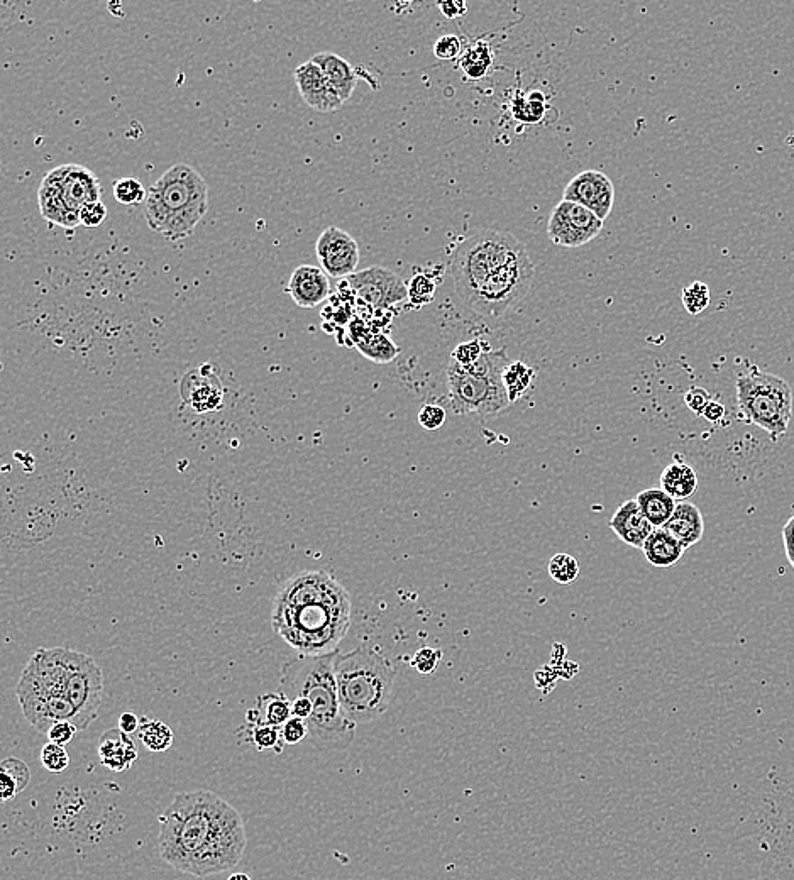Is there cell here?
Wrapping results in <instances>:
<instances>
[{
  "instance_id": "7a4b0ae2",
  "label": "cell",
  "mask_w": 794,
  "mask_h": 880,
  "mask_svg": "<svg viewBox=\"0 0 794 880\" xmlns=\"http://www.w3.org/2000/svg\"><path fill=\"white\" fill-rule=\"evenodd\" d=\"M353 603L339 581L324 571L300 572L276 596L273 628L304 657L337 652L351 625Z\"/></svg>"
},
{
  "instance_id": "8fae6325",
  "label": "cell",
  "mask_w": 794,
  "mask_h": 880,
  "mask_svg": "<svg viewBox=\"0 0 794 880\" xmlns=\"http://www.w3.org/2000/svg\"><path fill=\"white\" fill-rule=\"evenodd\" d=\"M60 655L67 667V694L77 711V728L87 730L104 701V674L87 654L60 647Z\"/></svg>"
},
{
  "instance_id": "836d02e7",
  "label": "cell",
  "mask_w": 794,
  "mask_h": 880,
  "mask_svg": "<svg viewBox=\"0 0 794 880\" xmlns=\"http://www.w3.org/2000/svg\"><path fill=\"white\" fill-rule=\"evenodd\" d=\"M549 574L551 578L559 584H571L578 579L579 564L573 556L569 554H556L549 561Z\"/></svg>"
},
{
  "instance_id": "ac0fdd59",
  "label": "cell",
  "mask_w": 794,
  "mask_h": 880,
  "mask_svg": "<svg viewBox=\"0 0 794 880\" xmlns=\"http://www.w3.org/2000/svg\"><path fill=\"white\" fill-rule=\"evenodd\" d=\"M610 528L618 535V539L630 547H635V549H642L654 530L651 522L644 517V513L640 510L637 500L622 503L617 512L613 513Z\"/></svg>"
},
{
  "instance_id": "277c9868",
  "label": "cell",
  "mask_w": 794,
  "mask_h": 880,
  "mask_svg": "<svg viewBox=\"0 0 794 880\" xmlns=\"http://www.w3.org/2000/svg\"><path fill=\"white\" fill-rule=\"evenodd\" d=\"M209 210V185L187 163L171 166L148 190L144 219L149 229L178 242L192 236Z\"/></svg>"
},
{
  "instance_id": "d6a6232c",
  "label": "cell",
  "mask_w": 794,
  "mask_h": 880,
  "mask_svg": "<svg viewBox=\"0 0 794 880\" xmlns=\"http://www.w3.org/2000/svg\"><path fill=\"white\" fill-rule=\"evenodd\" d=\"M114 197L117 202L127 207L143 204L148 197V190L144 188L143 183L139 182L134 176H124L114 183Z\"/></svg>"
},
{
  "instance_id": "cb8c5ba5",
  "label": "cell",
  "mask_w": 794,
  "mask_h": 880,
  "mask_svg": "<svg viewBox=\"0 0 794 880\" xmlns=\"http://www.w3.org/2000/svg\"><path fill=\"white\" fill-rule=\"evenodd\" d=\"M642 550H644L646 559L651 562L652 566L659 567V569H668V567L674 566L676 562L681 561V557H683L684 550L686 549H684L683 545L679 544L678 540L674 539L673 535L666 532L664 528H654Z\"/></svg>"
},
{
  "instance_id": "d590c367",
  "label": "cell",
  "mask_w": 794,
  "mask_h": 880,
  "mask_svg": "<svg viewBox=\"0 0 794 880\" xmlns=\"http://www.w3.org/2000/svg\"><path fill=\"white\" fill-rule=\"evenodd\" d=\"M407 290H409V302L414 307H424V305H429L434 300L436 283L429 276L419 273V275H415L409 281Z\"/></svg>"
},
{
  "instance_id": "d6986e66",
  "label": "cell",
  "mask_w": 794,
  "mask_h": 880,
  "mask_svg": "<svg viewBox=\"0 0 794 880\" xmlns=\"http://www.w3.org/2000/svg\"><path fill=\"white\" fill-rule=\"evenodd\" d=\"M210 364H205L197 371L185 376L183 396L197 412H209L221 405L222 386L219 378L210 374Z\"/></svg>"
},
{
  "instance_id": "44dd1931",
  "label": "cell",
  "mask_w": 794,
  "mask_h": 880,
  "mask_svg": "<svg viewBox=\"0 0 794 880\" xmlns=\"http://www.w3.org/2000/svg\"><path fill=\"white\" fill-rule=\"evenodd\" d=\"M662 528L673 535L684 549H690L703 539L705 520L698 506L690 501H679L673 517L669 518L668 523Z\"/></svg>"
},
{
  "instance_id": "b9f144b4",
  "label": "cell",
  "mask_w": 794,
  "mask_h": 880,
  "mask_svg": "<svg viewBox=\"0 0 794 880\" xmlns=\"http://www.w3.org/2000/svg\"><path fill=\"white\" fill-rule=\"evenodd\" d=\"M282 737L285 745H298L309 737V725L307 721L300 720L292 716L290 720L282 726Z\"/></svg>"
},
{
  "instance_id": "f1b7e54d",
  "label": "cell",
  "mask_w": 794,
  "mask_h": 880,
  "mask_svg": "<svg viewBox=\"0 0 794 880\" xmlns=\"http://www.w3.org/2000/svg\"><path fill=\"white\" fill-rule=\"evenodd\" d=\"M535 369L522 361H512L503 374V386L507 391L510 403H515L527 393L534 383Z\"/></svg>"
},
{
  "instance_id": "f5cc1de1",
  "label": "cell",
  "mask_w": 794,
  "mask_h": 880,
  "mask_svg": "<svg viewBox=\"0 0 794 880\" xmlns=\"http://www.w3.org/2000/svg\"><path fill=\"white\" fill-rule=\"evenodd\" d=\"M701 417H705L712 424H718V422H722L723 418H725V407H723L722 403L712 400V402L706 405Z\"/></svg>"
},
{
  "instance_id": "ba28073f",
  "label": "cell",
  "mask_w": 794,
  "mask_h": 880,
  "mask_svg": "<svg viewBox=\"0 0 794 880\" xmlns=\"http://www.w3.org/2000/svg\"><path fill=\"white\" fill-rule=\"evenodd\" d=\"M524 253V244L510 232L480 231L464 239L451 259V275L459 297L468 305L491 276Z\"/></svg>"
},
{
  "instance_id": "1f68e13d",
  "label": "cell",
  "mask_w": 794,
  "mask_h": 880,
  "mask_svg": "<svg viewBox=\"0 0 794 880\" xmlns=\"http://www.w3.org/2000/svg\"><path fill=\"white\" fill-rule=\"evenodd\" d=\"M244 742L253 743L254 748L260 752L275 750L276 754H282L285 742H283L282 728L268 725H248Z\"/></svg>"
},
{
  "instance_id": "7dc6e473",
  "label": "cell",
  "mask_w": 794,
  "mask_h": 880,
  "mask_svg": "<svg viewBox=\"0 0 794 880\" xmlns=\"http://www.w3.org/2000/svg\"><path fill=\"white\" fill-rule=\"evenodd\" d=\"M312 713H314V706L310 703L309 698L298 696V698L292 699V716L300 718V720L309 721Z\"/></svg>"
},
{
  "instance_id": "ee69618b",
  "label": "cell",
  "mask_w": 794,
  "mask_h": 880,
  "mask_svg": "<svg viewBox=\"0 0 794 880\" xmlns=\"http://www.w3.org/2000/svg\"><path fill=\"white\" fill-rule=\"evenodd\" d=\"M461 50H463L461 48V39L458 36H454V34L442 36V38L437 39L436 43H434V55L439 60H454V58L463 55Z\"/></svg>"
},
{
  "instance_id": "db71d44e",
  "label": "cell",
  "mask_w": 794,
  "mask_h": 880,
  "mask_svg": "<svg viewBox=\"0 0 794 880\" xmlns=\"http://www.w3.org/2000/svg\"><path fill=\"white\" fill-rule=\"evenodd\" d=\"M227 880H251V877L248 874H243V872H238V874H232Z\"/></svg>"
},
{
  "instance_id": "f546056e",
  "label": "cell",
  "mask_w": 794,
  "mask_h": 880,
  "mask_svg": "<svg viewBox=\"0 0 794 880\" xmlns=\"http://www.w3.org/2000/svg\"><path fill=\"white\" fill-rule=\"evenodd\" d=\"M512 114L515 119L524 124H537L544 119L546 114V99L541 92H530L527 95H517L512 102Z\"/></svg>"
},
{
  "instance_id": "bcb514c9",
  "label": "cell",
  "mask_w": 794,
  "mask_h": 880,
  "mask_svg": "<svg viewBox=\"0 0 794 880\" xmlns=\"http://www.w3.org/2000/svg\"><path fill=\"white\" fill-rule=\"evenodd\" d=\"M684 402H686V407L690 408L691 412H695L696 415H703V410H705L708 403L712 402V398L708 395V391L703 390V388H691L684 395Z\"/></svg>"
},
{
  "instance_id": "ab89813d",
  "label": "cell",
  "mask_w": 794,
  "mask_h": 880,
  "mask_svg": "<svg viewBox=\"0 0 794 880\" xmlns=\"http://www.w3.org/2000/svg\"><path fill=\"white\" fill-rule=\"evenodd\" d=\"M0 772H4V774L11 776L16 781L19 792H23L29 786V781H31V770H29L28 765L24 764L23 760L16 759V757H9V759L4 760L0 764Z\"/></svg>"
},
{
  "instance_id": "c3c4849f",
  "label": "cell",
  "mask_w": 794,
  "mask_h": 880,
  "mask_svg": "<svg viewBox=\"0 0 794 880\" xmlns=\"http://www.w3.org/2000/svg\"><path fill=\"white\" fill-rule=\"evenodd\" d=\"M19 794V787L11 776H7L4 772H0V798L4 803H9L11 799L16 798Z\"/></svg>"
},
{
  "instance_id": "8d00e7d4",
  "label": "cell",
  "mask_w": 794,
  "mask_h": 880,
  "mask_svg": "<svg viewBox=\"0 0 794 880\" xmlns=\"http://www.w3.org/2000/svg\"><path fill=\"white\" fill-rule=\"evenodd\" d=\"M39 759H41L43 767L51 774H61L70 765V755H68L67 748L51 742L46 743L43 747Z\"/></svg>"
},
{
  "instance_id": "83f0119b",
  "label": "cell",
  "mask_w": 794,
  "mask_h": 880,
  "mask_svg": "<svg viewBox=\"0 0 794 880\" xmlns=\"http://www.w3.org/2000/svg\"><path fill=\"white\" fill-rule=\"evenodd\" d=\"M139 740L149 752H166L173 745V732L163 721L155 720V718H141L139 725Z\"/></svg>"
},
{
  "instance_id": "ffe728a7",
  "label": "cell",
  "mask_w": 794,
  "mask_h": 880,
  "mask_svg": "<svg viewBox=\"0 0 794 880\" xmlns=\"http://www.w3.org/2000/svg\"><path fill=\"white\" fill-rule=\"evenodd\" d=\"M97 754H99L100 764L112 772H127L138 760L136 743L133 742V738L121 732L119 728L107 730L100 737Z\"/></svg>"
},
{
  "instance_id": "d4e9b609",
  "label": "cell",
  "mask_w": 794,
  "mask_h": 880,
  "mask_svg": "<svg viewBox=\"0 0 794 880\" xmlns=\"http://www.w3.org/2000/svg\"><path fill=\"white\" fill-rule=\"evenodd\" d=\"M661 490L676 501H686L698 490V474L684 462H673L662 471Z\"/></svg>"
},
{
  "instance_id": "e575fe53",
  "label": "cell",
  "mask_w": 794,
  "mask_h": 880,
  "mask_svg": "<svg viewBox=\"0 0 794 880\" xmlns=\"http://www.w3.org/2000/svg\"><path fill=\"white\" fill-rule=\"evenodd\" d=\"M681 300H683L684 308L688 314H701L710 305V288L701 281H695L684 288Z\"/></svg>"
},
{
  "instance_id": "60d3db41",
  "label": "cell",
  "mask_w": 794,
  "mask_h": 880,
  "mask_svg": "<svg viewBox=\"0 0 794 880\" xmlns=\"http://www.w3.org/2000/svg\"><path fill=\"white\" fill-rule=\"evenodd\" d=\"M107 215H109V210H107V207H105L102 200L90 202V204L85 205V207L80 210V224L89 227V229H94V227H99L100 224H104Z\"/></svg>"
},
{
  "instance_id": "2e32d148",
  "label": "cell",
  "mask_w": 794,
  "mask_h": 880,
  "mask_svg": "<svg viewBox=\"0 0 794 880\" xmlns=\"http://www.w3.org/2000/svg\"><path fill=\"white\" fill-rule=\"evenodd\" d=\"M295 83H297L298 92L302 95V99L310 109L317 110V112H334V110L341 109L344 104L341 97L336 94V90L331 87V83L327 82L326 75L322 73L319 65H315L312 60L297 66Z\"/></svg>"
},
{
  "instance_id": "9a60e30c",
  "label": "cell",
  "mask_w": 794,
  "mask_h": 880,
  "mask_svg": "<svg viewBox=\"0 0 794 880\" xmlns=\"http://www.w3.org/2000/svg\"><path fill=\"white\" fill-rule=\"evenodd\" d=\"M563 200L583 205L598 219H607L615 202V188L602 171L588 170L574 176L564 190Z\"/></svg>"
},
{
  "instance_id": "5b68a950",
  "label": "cell",
  "mask_w": 794,
  "mask_h": 880,
  "mask_svg": "<svg viewBox=\"0 0 794 880\" xmlns=\"http://www.w3.org/2000/svg\"><path fill=\"white\" fill-rule=\"evenodd\" d=\"M395 677V667L376 650L359 647L337 655V691L349 720L366 725L385 715L392 704Z\"/></svg>"
},
{
  "instance_id": "603a6c76",
  "label": "cell",
  "mask_w": 794,
  "mask_h": 880,
  "mask_svg": "<svg viewBox=\"0 0 794 880\" xmlns=\"http://www.w3.org/2000/svg\"><path fill=\"white\" fill-rule=\"evenodd\" d=\"M292 718V701L278 693L263 694L256 699L254 708L246 713L248 725H268L282 728Z\"/></svg>"
},
{
  "instance_id": "4316f807",
  "label": "cell",
  "mask_w": 794,
  "mask_h": 880,
  "mask_svg": "<svg viewBox=\"0 0 794 880\" xmlns=\"http://www.w3.org/2000/svg\"><path fill=\"white\" fill-rule=\"evenodd\" d=\"M491 65H493V51L486 41H476L468 46L459 60V68L469 80H480L485 77L486 73L490 72Z\"/></svg>"
},
{
  "instance_id": "f6af8a7d",
  "label": "cell",
  "mask_w": 794,
  "mask_h": 880,
  "mask_svg": "<svg viewBox=\"0 0 794 880\" xmlns=\"http://www.w3.org/2000/svg\"><path fill=\"white\" fill-rule=\"evenodd\" d=\"M77 732H80V730L72 721H56L55 725H51L50 730L46 733V737H48L51 743L65 747V745L72 742Z\"/></svg>"
},
{
  "instance_id": "484cf974",
  "label": "cell",
  "mask_w": 794,
  "mask_h": 880,
  "mask_svg": "<svg viewBox=\"0 0 794 880\" xmlns=\"http://www.w3.org/2000/svg\"><path fill=\"white\" fill-rule=\"evenodd\" d=\"M635 500L639 503L644 517L651 522L654 528L664 527L668 523L669 518L673 517L676 505H678L673 496H669L661 488H649V490L640 491Z\"/></svg>"
},
{
  "instance_id": "8992f818",
  "label": "cell",
  "mask_w": 794,
  "mask_h": 880,
  "mask_svg": "<svg viewBox=\"0 0 794 880\" xmlns=\"http://www.w3.org/2000/svg\"><path fill=\"white\" fill-rule=\"evenodd\" d=\"M17 699L26 720L41 733L56 721L77 725V711L67 694V667L60 649H38L17 682Z\"/></svg>"
},
{
  "instance_id": "f35d334b",
  "label": "cell",
  "mask_w": 794,
  "mask_h": 880,
  "mask_svg": "<svg viewBox=\"0 0 794 880\" xmlns=\"http://www.w3.org/2000/svg\"><path fill=\"white\" fill-rule=\"evenodd\" d=\"M441 659V650L431 649V647H422V649L415 652L414 659H412L410 664H412L415 671L420 672L422 676H429V674H432V672L436 671L437 667H439Z\"/></svg>"
},
{
  "instance_id": "7bdbcfd3",
  "label": "cell",
  "mask_w": 794,
  "mask_h": 880,
  "mask_svg": "<svg viewBox=\"0 0 794 880\" xmlns=\"http://www.w3.org/2000/svg\"><path fill=\"white\" fill-rule=\"evenodd\" d=\"M446 417L447 413L444 407L429 403V405H424V407L420 408L419 424L427 430L441 429L444 422H446Z\"/></svg>"
},
{
  "instance_id": "f907efd6",
  "label": "cell",
  "mask_w": 794,
  "mask_h": 880,
  "mask_svg": "<svg viewBox=\"0 0 794 880\" xmlns=\"http://www.w3.org/2000/svg\"><path fill=\"white\" fill-rule=\"evenodd\" d=\"M439 9H441L442 14H444L447 19H456V17H461L466 14L468 6H466L464 2L451 0V2H442V4H439Z\"/></svg>"
},
{
  "instance_id": "9c48e42d",
  "label": "cell",
  "mask_w": 794,
  "mask_h": 880,
  "mask_svg": "<svg viewBox=\"0 0 794 880\" xmlns=\"http://www.w3.org/2000/svg\"><path fill=\"white\" fill-rule=\"evenodd\" d=\"M735 388L744 422L757 425L774 442L788 432L793 417V391L783 378L752 366L747 373L737 376Z\"/></svg>"
},
{
  "instance_id": "30bf717a",
  "label": "cell",
  "mask_w": 794,
  "mask_h": 880,
  "mask_svg": "<svg viewBox=\"0 0 794 880\" xmlns=\"http://www.w3.org/2000/svg\"><path fill=\"white\" fill-rule=\"evenodd\" d=\"M102 195L99 178L82 165H61L39 185V212L43 219L63 229L80 226V210Z\"/></svg>"
},
{
  "instance_id": "6da1fadb",
  "label": "cell",
  "mask_w": 794,
  "mask_h": 880,
  "mask_svg": "<svg viewBox=\"0 0 794 880\" xmlns=\"http://www.w3.org/2000/svg\"><path fill=\"white\" fill-rule=\"evenodd\" d=\"M246 845L243 816L214 792H182L161 814V860L183 874H222L241 862Z\"/></svg>"
},
{
  "instance_id": "4dcf8cb0",
  "label": "cell",
  "mask_w": 794,
  "mask_h": 880,
  "mask_svg": "<svg viewBox=\"0 0 794 880\" xmlns=\"http://www.w3.org/2000/svg\"><path fill=\"white\" fill-rule=\"evenodd\" d=\"M356 347L366 358L375 361V363H390L400 354V347L393 344L392 339L383 336V334H370L363 337L361 341L356 342Z\"/></svg>"
},
{
  "instance_id": "681fc988",
  "label": "cell",
  "mask_w": 794,
  "mask_h": 880,
  "mask_svg": "<svg viewBox=\"0 0 794 880\" xmlns=\"http://www.w3.org/2000/svg\"><path fill=\"white\" fill-rule=\"evenodd\" d=\"M783 542L784 550H786V557H788L789 564H791L794 569V515L789 518L786 525H784Z\"/></svg>"
},
{
  "instance_id": "3957f363",
  "label": "cell",
  "mask_w": 794,
  "mask_h": 880,
  "mask_svg": "<svg viewBox=\"0 0 794 880\" xmlns=\"http://www.w3.org/2000/svg\"><path fill=\"white\" fill-rule=\"evenodd\" d=\"M339 652L288 660L283 666L278 691L290 701L304 696L314 706L310 716L309 738L320 750H344L356 737V723L342 710L336 681V659Z\"/></svg>"
},
{
  "instance_id": "e0dca14e",
  "label": "cell",
  "mask_w": 794,
  "mask_h": 880,
  "mask_svg": "<svg viewBox=\"0 0 794 880\" xmlns=\"http://www.w3.org/2000/svg\"><path fill=\"white\" fill-rule=\"evenodd\" d=\"M285 290L298 307L315 308L320 303L326 302L331 292V283L322 268L302 264L293 271Z\"/></svg>"
},
{
  "instance_id": "52a82bcc",
  "label": "cell",
  "mask_w": 794,
  "mask_h": 880,
  "mask_svg": "<svg viewBox=\"0 0 794 880\" xmlns=\"http://www.w3.org/2000/svg\"><path fill=\"white\" fill-rule=\"evenodd\" d=\"M512 359L507 352L485 351L478 363L463 368L451 361L447 366V391L453 410L459 415H498L512 403L503 386V374Z\"/></svg>"
},
{
  "instance_id": "816d5d0a",
  "label": "cell",
  "mask_w": 794,
  "mask_h": 880,
  "mask_svg": "<svg viewBox=\"0 0 794 880\" xmlns=\"http://www.w3.org/2000/svg\"><path fill=\"white\" fill-rule=\"evenodd\" d=\"M139 725H141V718L134 715V713H122L119 716V730L126 733V735H133V733L139 732Z\"/></svg>"
},
{
  "instance_id": "7402d4cb",
  "label": "cell",
  "mask_w": 794,
  "mask_h": 880,
  "mask_svg": "<svg viewBox=\"0 0 794 880\" xmlns=\"http://www.w3.org/2000/svg\"><path fill=\"white\" fill-rule=\"evenodd\" d=\"M315 65H319L322 73L326 75L327 82L336 90L342 102L351 99L354 88L358 85V75L353 65L336 55V53H319L312 58Z\"/></svg>"
},
{
  "instance_id": "4fadbf2b",
  "label": "cell",
  "mask_w": 794,
  "mask_h": 880,
  "mask_svg": "<svg viewBox=\"0 0 794 880\" xmlns=\"http://www.w3.org/2000/svg\"><path fill=\"white\" fill-rule=\"evenodd\" d=\"M348 285L353 288L356 297L376 310H385L409 298V290L402 278L392 270L380 266L356 271L354 275L348 276Z\"/></svg>"
},
{
  "instance_id": "74e56055",
  "label": "cell",
  "mask_w": 794,
  "mask_h": 880,
  "mask_svg": "<svg viewBox=\"0 0 794 880\" xmlns=\"http://www.w3.org/2000/svg\"><path fill=\"white\" fill-rule=\"evenodd\" d=\"M483 344H481L480 339H473V341L461 342L456 349L453 351V358L451 361L459 364V366H463V368H469V366H473V364L478 363L480 361L481 356H483Z\"/></svg>"
},
{
  "instance_id": "7c38bea8",
  "label": "cell",
  "mask_w": 794,
  "mask_h": 880,
  "mask_svg": "<svg viewBox=\"0 0 794 880\" xmlns=\"http://www.w3.org/2000/svg\"><path fill=\"white\" fill-rule=\"evenodd\" d=\"M603 220L583 205L563 200L552 210L547 236L561 248H579L600 236Z\"/></svg>"
},
{
  "instance_id": "5bb4252c",
  "label": "cell",
  "mask_w": 794,
  "mask_h": 880,
  "mask_svg": "<svg viewBox=\"0 0 794 880\" xmlns=\"http://www.w3.org/2000/svg\"><path fill=\"white\" fill-rule=\"evenodd\" d=\"M320 268L331 278H348L356 273L359 246L353 236L339 227H327L315 244Z\"/></svg>"
}]
</instances>
